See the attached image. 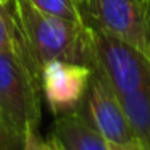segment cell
Instances as JSON below:
<instances>
[{"label":"cell","mask_w":150,"mask_h":150,"mask_svg":"<svg viewBox=\"0 0 150 150\" xmlns=\"http://www.w3.org/2000/svg\"><path fill=\"white\" fill-rule=\"evenodd\" d=\"M84 118L108 140L115 144L137 142L120 97L105 78L92 69L84 100L79 107Z\"/></svg>","instance_id":"obj_5"},{"label":"cell","mask_w":150,"mask_h":150,"mask_svg":"<svg viewBox=\"0 0 150 150\" xmlns=\"http://www.w3.org/2000/svg\"><path fill=\"white\" fill-rule=\"evenodd\" d=\"M42 100L40 78L10 40L0 50V116L21 142L28 131L39 129Z\"/></svg>","instance_id":"obj_2"},{"label":"cell","mask_w":150,"mask_h":150,"mask_svg":"<svg viewBox=\"0 0 150 150\" xmlns=\"http://www.w3.org/2000/svg\"><path fill=\"white\" fill-rule=\"evenodd\" d=\"M110 150H144L139 142H127V144H115L108 142Z\"/></svg>","instance_id":"obj_13"},{"label":"cell","mask_w":150,"mask_h":150,"mask_svg":"<svg viewBox=\"0 0 150 150\" xmlns=\"http://www.w3.org/2000/svg\"><path fill=\"white\" fill-rule=\"evenodd\" d=\"M118 97L136 140L144 150H150V84Z\"/></svg>","instance_id":"obj_8"},{"label":"cell","mask_w":150,"mask_h":150,"mask_svg":"<svg viewBox=\"0 0 150 150\" xmlns=\"http://www.w3.org/2000/svg\"><path fill=\"white\" fill-rule=\"evenodd\" d=\"M92 68L71 62H49L40 71V91L52 113L78 110L84 100Z\"/></svg>","instance_id":"obj_6"},{"label":"cell","mask_w":150,"mask_h":150,"mask_svg":"<svg viewBox=\"0 0 150 150\" xmlns=\"http://www.w3.org/2000/svg\"><path fill=\"white\" fill-rule=\"evenodd\" d=\"M49 142L53 150H110L108 140L86 120L79 108L57 115Z\"/></svg>","instance_id":"obj_7"},{"label":"cell","mask_w":150,"mask_h":150,"mask_svg":"<svg viewBox=\"0 0 150 150\" xmlns=\"http://www.w3.org/2000/svg\"><path fill=\"white\" fill-rule=\"evenodd\" d=\"M23 150H53L49 140L39 134V129H31L23 139Z\"/></svg>","instance_id":"obj_11"},{"label":"cell","mask_w":150,"mask_h":150,"mask_svg":"<svg viewBox=\"0 0 150 150\" xmlns=\"http://www.w3.org/2000/svg\"><path fill=\"white\" fill-rule=\"evenodd\" d=\"M5 8L11 42L39 78L44 65L55 60L92 66L91 33L86 23L47 15L29 0H10Z\"/></svg>","instance_id":"obj_1"},{"label":"cell","mask_w":150,"mask_h":150,"mask_svg":"<svg viewBox=\"0 0 150 150\" xmlns=\"http://www.w3.org/2000/svg\"><path fill=\"white\" fill-rule=\"evenodd\" d=\"M86 24L115 34L150 57V4L144 0H78Z\"/></svg>","instance_id":"obj_4"},{"label":"cell","mask_w":150,"mask_h":150,"mask_svg":"<svg viewBox=\"0 0 150 150\" xmlns=\"http://www.w3.org/2000/svg\"><path fill=\"white\" fill-rule=\"evenodd\" d=\"M0 150H23V142L11 132L2 116H0Z\"/></svg>","instance_id":"obj_10"},{"label":"cell","mask_w":150,"mask_h":150,"mask_svg":"<svg viewBox=\"0 0 150 150\" xmlns=\"http://www.w3.org/2000/svg\"><path fill=\"white\" fill-rule=\"evenodd\" d=\"M144 2H147V4H150V0H144Z\"/></svg>","instance_id":"obj_15"},{"label":"cell","mask_w":150,"mask_h":150,"mask_svg":"<svg viewBox=\"0 0 150 150\" xmlns=\"http://www.w3.org/2000/svg\"><path fill=\"white\" fill-rule=\"evenodd\" d=\"M36 8L47 15L69 21H81L84 23L82 11L79 8L78 0H29Z\"/></svg>","instance_id":"obj_9"},{"label":"cell","mask_w":150,"mask_h":150,"mask_svg":"<svg viewBox=\"0 0 150 150\" xmlns=\"http://www.w3.org/2000/svg\"><path fill=\"white\" fill-rule=\"evenodd\" d=\"M11 29H10V18H8L7 8L0 2V50L10 45Z\"/></svg>","instance_id":"obj_12"},{"label":"cell","mask_w":150,"mask_h":150,"mask_svg":"<svg viewBox=\"0 0 150 150\" xmlns=\"http://www.w3.org/2000/svg\"><path fill=\"white\" fill-rule=\"evenodd\" d=\"M92 69L100 73L118 95L150 84V57L103 28L87 24Z\"/></svg>","instance_id":"obj_3"},{"label":"cell","mask_w":150,"mask_h":150,"mask_svg":"<svg viewBox=\"0 0 150 150\" xmlns=\"http://www.w3.org/2000/svg\"><path fill=\"white\" fill-rule=\"evenodd\" d=\"M0 2H2V4H4V5H7L8 2H10V0H0Z\"/></svg>","instance_id":"obj_14"}]
</instances>
